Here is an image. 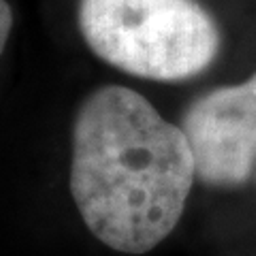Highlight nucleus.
I'll return each mask as SVG.
<instances>
[{"instance_id":"obj_1","label":"nucleus","mask_w":256,"mask_h":256,"mask_svg":"<svg viewBox=\"0 0 256 256\" xmlns=\"http://www.w3.org/2000/svg\"><path fill=\"white\" fill-rule=\"evenodd\" d=\"M194 178L182 128L146 96L105 86L84 100L73 126L70 194L98 242L124 254L154 250L182 220Z\"/></svg>"},{"instance_id":"obj_2","label":"nucleus","mask_w":256,"mask_h":256,"mask_svg":"<svg viewBox=\"0 0 256 256\" xmlns=\"http://www.w3.org/2000/svg\"><path fill=\"white\" fill-rule=\"evenodd\" d=\"M86 45L118 70L184 82L212 66L220 30L196 0H79Z\"/></svg>"},{"instance_id":"obj_3","label":"nucleus","mask_w":256,"mask_h":256,"mask_svg":"<svg viewBox=\"0 0 256 256\" xmlns=\"http://www.w3.org/2000/svg\"><path fill=\"white\" fill-rule=\"evenodd\" d=\"M182 132L207 186L235 188L256 169V73L244 84L218 88L192 102Z\"/></svg>"},{"instance_id":"obj_4","label":"nucleus","mask_w":256,"mask_h":256,"mask_svg":"<svg viewBox=\"0 0 256 256\" xmlns=\"http://www.w3.org/2000/svg\"><path fill=\"white\" fill-rule=\"evenodd\" d=\"M11 28H13V11L6 0H0V54L6 47V41L11 36Z\"/></svg>"}]
</instances>
